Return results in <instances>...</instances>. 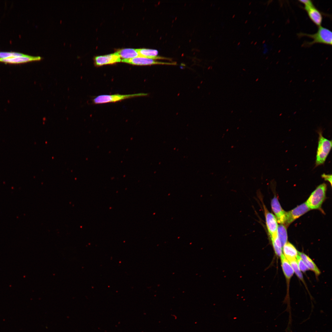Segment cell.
Listing matches in <instances>:
<instances>
[{"label":"cell","mask_w":332,"mask_h":332,"mask_svg":"<svg viewBox=\"0 0 332 332\" xmlns=\"http://www.w3.org/2000/svg\"><path fill=\"white\" fill-rule=\"evenodd\" d=\"M298 35L300 37L305 36L313 39L311 42H304L303 46L305 47H310L313 44L317 43L332 45V32L328 29L321 26L318 27L317 32L314 34H309L300 33L298 34Z\"/></svg>","instance_id":"cell-1"},{"label":"cell","mask_w":332,"mask_h":332,"mask_svg":"<svg viewBox=\"0 0 332 332\" xmlns=\"http://www.w3.org/2000/svg\"><path fill=\"white\" fill-rule=\"evenodd\" d=\"M318 132L319 137L315 167L324 163L331 149L332 145V140H329L323 136L321 130L320 129Z\"/></svg>","instance_id":"cell-2"},{"label":"cell","mask_w":332,"mask_h":332,"mask_svg":"<svg viewBox=\"0 0 332 332\" xmlns=\"http://www.w3.org/2000/svg\"><path fill=\"white\" fill-rule=\"evenodd\" d=\"M327 185L325 183L317 187L305 202L310 209L319 208L326 197Z\"/></svg>","instance_id":"cell-3"},{"label":"cell","mask_w":332,"mask_h":332,"mask_svg":"<svg viewBox=\"0 0 332 332\" xmlns=\"http://www.w3.org/2000/svg\"><path fill=\"white\" fill-rule=\"evenodd\" d=\"M147 94L138 93L131 94L122 95L116 94L113 95H99L93 100L95 104H102L109 102H115L123 100L136 97L145 96Z\"/></svg>","instance_id":"cell-4"},{"label":"cell","mask_w":332,"mask_h":332,"mask_svg":"<svg viewBox=\"0 0 332 332\" xmlns=\"http://www.w3.org/2000/svg\"><path fill=\"white\" fill-rule=\"evenodd\" d=\"M310 210L305 202L287 212L286 220L284 225L286 227L295 220L302 215Z\"/></svg>","instance_id":"cell-5"},{"label":"cell","mask_w":332,"mask_h":332,"mask_svg":"<svg viewBox=\"0 0 332 332\" xmlns=\"http://www.w3.org/2000/svg\"><path fill=\"white\" fill-rule=\"evenodd\" d=\"M263 207L267 228L269 236L271 238L277 235L278 222L275 216L267 210L263 204Z\"/></svg>","instance_id":"cell-6"},{"label":"cell","mask_w":332,"mask_h":332,"mask_svg":"<svg viewBox=\"0 0 332 332\" xmlns=\"http://www.w3.org/2000/svg\"><path fill=\"white\" fill-rule=\"evenodd\" d=\"M125 62L137 65H176V62H166L157 61L154 59L146 58L137 57L133 58L123 59L121 60Z\"/></svg>","instance_id":"cell-7"},{"label":"cell","mask_w":332,"mask_h":332,"mask_svg":"<svg viewBox=\"0 0 332 332\" xmlns=\"http://www.w3.org/2000/svg\"><path fill=\"white\" fill-rule=\"evenodd\" d=\"M271 207L278 223L284 225L287 212L282 208L277 197L275 196L271 201Z\"/></svg>","instance_id":"cell-8"},{"label":"cell","mask_w":332,"mask_h":332,"mask_svg":"<svg viewBox=\"0 0 332 332\" xmlns=\"http://www.w3.org/2000/svg\"><path fill=\"white\" fill-rule=\"evenodd\" d=\"M94 60L95 64L97 66L112 64L121 61L120 57L117 52L105 55L97 56L94 58Z\"/></svg>","instance_id":"cell-9"},{"label":"cell","mask_w":332,"mask_h":332,"mask_svg":"<svg viewBox=\"0 0 332 332\" xmlns=\"http://www.w3.org/2000/svg\"><path fill=\"white\" fill-rule=\"evenodd\" d=\"M42 59L40 56H33L25 54L23 56L1 59L0 61L6 63L18 64L28 62L38 61Z\"/></svg>","instance_id":"cell-10"},{"label":"cell","mask_w":332,"mask_h":332,"mask_svg":"<svg viewBox=\"0 0 332 332\" xmlns=\"http://www.w3.org/2000/svg\"><path fill=\"white\" fill-rule=\"evenodd\" d=\"M280 257L281 266L287 282L288 296L289 295V288L290 279L294 272L289 261L285 257L283 254H282Z\"/></svg>","instance_id":"cell-11"},{"label":"cell","mask_w":332,"mask_h":332,"mask_svg":"<svg viewBox=\"0 0 332 332\" xmlns=\"http://www.w3.org/2000/svg\"><path fill=\"white\" fill-rule=\"evenodd\" d=\"M304 9L312 21L318 26H321L323 18L321 13L314 5Z\"/></svg>","instance_id":"cell-12"},{"label":"cell","mask_w":332,"mask_h":332,"mask_svg":"<svg viewBox=\"0 0 332 332\" xmlns=\"http://www.w3.org/2000/svg\"><path fill=\"white\" fill-rule=\"evenodd\" d=\"M136 50L139 57L154 60L160 59L170 60L169 58L158 56V52L157 50L145 48L136 49Z\"/></svg>","instance_id":"cell-13"},{"label":"cell","mask_w":332,"mask_h":332,"mask_svg":"<svg viewBox=\"0 0 332 332\" xmlns=\"http://www.w3.org/2000/svg\"><path fill=\"white\" fill-rule=\"evenodd\" d=\"M282 251L284 256L288 261L296 259L298 255L296 248L289 242H287L283 246Z\"/></svg>","instance_id":"cell-14"},{"label":"cell","mask_w":332,"mask_h":332,"mask_svg":"<svg viewBox=\"0 0 332 332\" xmlns=\"http://www.w3.org/2000/svg\"><path fill=\"white\" fill-rule=\"evenodd\" d=\"M298 254L309 270L313 271L317 276L320 274L321 272L320 270L308 256L303 252H298Z\"/></svg>","instance_id":"cell-15"},{"label":"cell","mask_w":332,"mask_h":332,"mask_svg":"<svg viewBox=\"0 0 332 332\" xmlns=\"http://www.w3.org/2000/svg\"><path fill=\"white\" fill-rule=\"evenodd\" d=\"M120 57L128 59L139 57L136 49L125 48L120 49L116 52Z\"/></svg>","instance_id":"cell-16"},{"label":"cell","mask_w":332,"mask_h":332,"mask_svg":"<svg viewBox=\"0 0 332 332\" xmlns=\"http://www.w3.org/2000/svg\"><path fill=\"white\" fill-rule=\"evenodd\" d=\"M277 234L283 247L287 242V235L286 227L283 224L279 225L277 228Z\"/></svg>","instance_id":"cell-17"},{"label":"cell","mask_w":332,"mask_h":332,"mask_svg":"<svg viewBox=\"0 0 332 332\" xmlns=\"http://www.w3.org/2000/svg\"><path fill=\"white\" fill-rule=\"evenodd\" d=\"M288 261L296 275L304 284L305 282L303 279V275L301 271H300L298 267L296 259Z\"/></svg>","instance_id":"cell-18"},{"label":"cell","mask_w":332,"mask_h":332,"mask_svg":"<svg viewBox=\"0 0 332 332\" xmlns=\"http://www.w3.org/2000/svg\"><path fill=\"white\" fill-rule=\"evenodd\" d=\"M25 54L18 52H1L0 57L1 59L12 57L23 56Z\"/></svg>","instance_id":"cell-19"},{"label":"cell","mask_w":332,"mask_h":332,"mask_svg":"<svg viewBox=\"0 0 332 332\" xmlns=\"http://www.w3.org/2000/svg\"><path fill=\"white\" fill-rule=\"evenodd\" d=\"M296 260L298 267L301 271L305 272L309 270L308 267L299 255L297 257Z\"/></svg>","instance_id":"cell-20"},{"label":"cell","mask_w":332,"mask_h":332,"mask_svg":"<svg viewBox=\"0 0 332 332\" xmlns=\"http://www.w3.org/2000/svg\"><path fill=\"white\" fill-rule=\"evenodd\" d=\"M299 1L300 2L303 4L304 5V9L314 5L312 1L311 0H299Z\"/></svg>","instance_id":"cell-21"},{"label":"cell","mask_w":332,"mask_h":332,"mask_svg":"<svg viewBox=\"0 0 332 332\" xmlns=\"http://www.w3.org/2000/svg\"><path fill=\"white\" fill-rule=\"evenodd\" d=\"M322 177L324 178V180L329 182L330 185H332V175L331 174H326L323 173L321 175Z\"/></svg>","instance_id":"cell-22"},{"label":"cell","mask_w":332,"mask_h":332,"mask_svg":"<svg viewBox=\"0 0 332 332\" xmlns=\"http://www.w3.org/2000/svg\"><path fill=\"white\" fill-rule=\"evenodd\" d=\"M0 59H1V58H0Z\"/></svg>","instance_id":"cell-23"}]
</instances>
